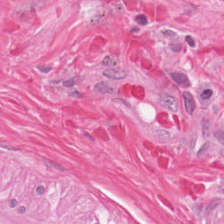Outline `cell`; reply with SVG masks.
I'll list each match as a JSON object with an SVG mask.
<instances>
[{"instance_id": "9c48e42d", "label": "cell", "mask_w": 224, "mask_h": 224, "mask_svg": "<svg viewBox=\"0 0 224 224\" xmlns=\"http://www.w3.org/2000/svg\"><path fill=\"white\" fill-rule=\"evenodd\" d=\"M219 203H220V200L219 199L212 200L210 203H209V205H208L207 208H206V214L210 213L211 211H212L214 209L216 206L219 205Z\"/></svg>"}, {"instance_id": "9a60e30c", "label": "cell", "mask_w": 224, "mask_h": 224, "mask_svg": "<svg viewBox=\"0 0 224 224\" xmlns=\"http://www.w3.org/2000/svg\"><path fill=\"white\" fill-rule=\"evenodd\" d=\"M76 84V80L74 78H71L63 82V85L67 87H71Z\"/></svg>"}, {"instance_id": "44dd1931", "label": "cell", "mask_w": 224, "mask_h": 224, "mask_svg": "<svg viewBox=\"0 0 224 224\" xmlns=\"http://www.w3.org/2000/svg\"><path fill=\"white\" fill-rule=\"evenodd\" d=\"M162 34H164L165 36H173V35L175 34V33L172 31H163L162 32Z\"/></svg>"}, {"instance_id": "5bb4252c", "label": "cell", "mask_w": 224, "mask_h": 224, "mask_svg": "<svg viewBox=\"0 0 224 224\" xmlns=\"http://www.w3.org/2000/svg\"><path fill=\"white\" fill-rule=\"evenodd\" d=\"M209 146H210V143H209V142H206L205 144H203L202 145V147L200 148V149L198 150V151L197 153V156L200 157V156H203V155H205L206 152L207 151V150L208 149Z\"/></svg>"}, {"instance_id": "4fadbf2b", "label": "cell", "mask_w": 224, "mask_h": 224, "mask_svg": "<svg viewBox=\"0 0 224 224\" xmlns=\"http://www.w3.org/2000/svg\"><path fill=\"white\" fill-rule=\"evenodd\" d=\"M213 92L210 89H205L202 92V94L200 95L201 99L203 100H206L210 99V98L212 96Z\"/></svg>"}, {"instance_id": "d6986e66", "label": "cell", "mask_w": 224, "mask_h": 224, "mask_svg": "<svg viewBox=\"0 0 224 224\" xmlns=\"http://www.w3.org/2000/svg\"><path fill=\"white\" fill-rule=\"evenodd\" d=\"M44 191H45V187L43 185L38 186V187H37L36 189V193L37 195H42V194L44 193Z\"/></svg>"}, {"instance_id": "d4e9b609", "label": "cell", "mask_w": 224, "mask_h": 224, "mask_svg": "<svg viewBox=\"0 0 224 224\" xmlns=\"http://www.w3.org/2000/svg\"><path fill=\"white\" fill-rule=\"evenodd\" d=\"M139 31V28H137V27H133L131 29V31H132V32H137Z\"/></svg>"}, {"instance_id": "2e32d148", "label": "cell", "mask_w": 224, "mask_h": 224, "mask_svg": "<svg viewBox=\"0 0 224 224\" xmlns=\"http://www.w3.org/2000/svg\"><path fill=\"white\" fill-rule=\"evenodd\" d=\"M37 69L43 73H48L51 71L52 68L49 66H37Z\"/></svg>"}, {"instance_id": "7402d4cb", "label": "cell", "mask_w": 224, "mask_h": 224, "mask_svg": "<svg viewBox=\"0 0 224 224\" xmlns=\"http://www.w3.org/2000/svg\"><path fill=\"white\" fill-rule=\"evenodd\" d=\"M72 95L73 97H76V98H80V97H82V95H81V94H80V93L78 92H77V91H75V92H74L73 93H72Z\"/></svg>"}, {"instance_id": "603a6c76", "label": "cell", "mask_w": 224, "mask_h": 224, "mask_svg": "<svg viewBox=\"0 0 224 224\" xmlns=\"http://www.w3.org/2000/svg\"><path fill=\"white\" fill-rule=\"evenodd\" d=\"M1 147L5 148H7V149L11 150H19V149H17V148H13V147H8V146H7V145H3V144H1Z\"/></svg>"}, {"instance_id": "3957f363", "label": "cell", "mask_w": 224, "mask_h": 224, "mask_svg": "<svg viewBox=\"0 0 224 224\" xmlns=\"http://www.w3.org/2000/svg\"><path fill=\"white\" fill-rule=\"evenodd\" d=\"M103 75L108 78L121 80L127 77V74L124 70L120 69H109L103 71Z\"/></svg>"}, {"instance_id": "484cf974", "label": "cell", "mask_w": 224, "mask_h": 224, "mask_svg": "<svg viewBox=\"0 0 224 224\" xmlns=\"http://www.w3.org/2000/svg\"><path fill=\"white\" fill-rule=\"evenodd\" d=\"M221 155H222L223 157H224V149L221 150Z\"/></svg>"}, {"instance_id": "8992f818", "label": "cell", "mask_w": 224, "mask_h": 224, "mask_svg": "<svg viewBox=\"0 0 224 224\" xmlns=\"http://www.w3.org/2000/svg\"><path fill=\"white\" fill-rule=\"evenodd\" d=\"M201 126H202L203 135L204 138H208L210 135V123L208 120L203 118L201 121Z\"/></svg>"}, {"instance_id": "ac0fdd59", "label": "cell", "mask_w": 224, "mask_h": 224, "mask_svg": "<svg viewBox=\"0 0 224 224\" xmlns=\"http://www.w3.org/2000/svg\"><path fill=\"white\" fill-rule=\"evenodd\" d=\"M182 44H172L171 46V49L174 52H179L182 49Z\"/></svg>"}, {"instance_id": "8fae6325", "label": "cell", "mask_w": 224, "mask_h": 224, "mask_svg": "<svg viewBox=\"0 0 224 224\" xmlns=\"http://www.w3.org/2000/svg\"><path fill=\"white\" fill-rule=\"evenodd\" d=\"M135 21H136V22L138 24L140 25H142V26H145V25H146L148 23V20L147 17H146L145 15H143V14L138 15L135 17Z\"/></svg>"}, {"instance_id": "e0dca14e", "label": "cell", "mask_w": 224, "mask_h": 224, "mask_svg": "<svg viewBox=\"0 0 224 224\" xmlns=\"http://www.w3.org/2000/svg\"><path fill=\"white\" fill-rule=\"evenodd\" d=\"M186 42L188 43V44L191 47H194L195 46V42L194 39L191 36H187L185 37Z\"/></svg>"}, {"instance_id": "cb8c5ba5", "label": "cell", "mask_w": 224, "mask_h": 224, "mask_svg": "<svg viewBox=\"0 0 224 224\" xmlns=\"http://www.w3.org/2000/svg\"><path fill=\"white\" fill-rule=\"evenodd\" d=\"M26 211V208H25L24 206H22V207H20L18 209V212L19 214H24Z\"/></svg>"}, {"instance_id": "4316f807", "label": "cell", "mask_w": 224, "mask_h": 224, "mask_svg": "<svg viewBox=\"0 0 224 224\" xmlns=\"http://www.w3.org/2000/svg\"><path fill=\"white\" fill-rule=\"evenodd\" d=\"M222 193L224 194V189H223V190H222Z\"/></svg>"}, {"instance_id": "7c38bea8", "label": "cell", "mask_w": 224, "mask_h": 224, "mask_svg": "<svg viewBox=\"0 0 224 224\" xmlns=\"http://www.w3.org/2000/svg\"><path fill=\"white\" fill-rule=\"evenodd\" d=\"M214 137L219 142L224 145V131L219 130L214 133Z\"/></svg>"}, {"instance_id": "ba28073f", "label": "cell", "mask_w": 224, "mask_h": 224, "mask_svg": "<svg viewBox=\"0 0 224 224\" xmlns=\"http://www.w3.org/2000/svg\"><path fill=\"white\" fill-rule=\"evenodd\" d=\"M155 135L158 139L165 141L170 138V135L167 131L165 130H157L155 132Z\"/></svg>"}, {"instance_id": "6da1fadb", "label": "cell", "mask_w": 224, "mask_h": 224, "mask_svg": "<svg viewBox=\"0 0 224 224\" xmlns=\"http://www.w3.org/2000/svg\"><path fill=\"white\" fill-rule=\"evenodd\" d=\"M158 102L162 107L170 111L176 112L178 110V101L172 95L167 94H161L158 99Z\"/></svg>"}, {"instance_id": "52a82bcc", "label": "cell", "mask_w": 224, "mask_h": 224, "mask_svg": "<svg viewBox=\"0 0 224 224\" xmlns=\"http://www.w3.org/2000/svg\"><path fill=\"white\" fill-rule=\"evenodd\" d=\"M118 63V59L117 57L112 56H107L103 59L102 61V64L105 66H110L114 67L116 66Z\"/></svg>"}, {"instance_id": "7a4b0ae2", "label": "cell", "mask_w": 224, "mask_h": 224, "mask_svg": "<svg viewBox=\"0 0 224 224\" xmlns=\"http://www.w3.org/2000/svg\"><path fill=\"white\" fill-rule=\"evenodd\" d=\"M94 91L101 94H115L117 92V87L112 82L103 81L97 83L94 86Z\"/></svg>"}, {"instance_id": "30bf717a", "label": "cell", "mask_w": 224, "mask_h": 224, "mask_svg": "<svg viewBox=\"0 0 224 224\" xmlns=\"http://www.w3.org/2000/svg\"><path fill=\"white\" fill-rule=\"evenodd\" d=\"M46 162L47 163V164H48L49 166L53 168L54 169H56L57 170H59V171H60V172H64V171L65 170L64 168H63L62 166L59 164L53 162V161H51L50 160H46Z\"/></svg>"}, {"instance_id": "ffe728a7", "label": "cell", "mask_w": 224, "mask_h": 224, "mask_svg": "<svg viewBox=\"0 0 224 224\" xmlns=\"http://www.w3.org/2000/svg\"><path fill=\"white\" fill-rule=\"evenodd\" d=\"M9 205L10 206V208H15L17 205V200L15 199V198H12V199L10 200L9 202Z\"/></svg>"}, {"instance_id": "5b68a950", "label": "cell", "mask_w": 224, "mask_h": 224, "mask_svg": "<svg viewBox=\"0 0 224 224\" xmlns=\"http://www.w3.org/2000/svg\"><path fill=\"white\" fill-rule=\"evenodd\" d=\"M183 98L184 100L186 110L189 114H193L195 109V101L192 95L188 92H183Z\"/></svg>"}, {"instance_id": "277c9868", "label": "cell", "mask_w": 224, "mask_h": 224, "mask_svg": "<svg viewBox=\"0 0 224 224\" xmlns=\"http://www.w3.org/2000/svg\"><path fill=\"white\" fill-rule=\"evenodd\" d=\"M170 76L172 77L173 81L177 84L179 86L182 87H189L191 85L189 80L185 74L182 72H173L171 73Z\"/></svg>"}]
</instances>
